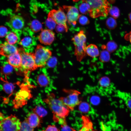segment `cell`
Instances as JSON below:
<instances>
[{"mask_svg":"<svg viewBox=\"0 0 131 131\" xmlns=\"http://www.w3.org/2000/svg\"><path fill=\"white\" fill-rule=\"evenodd\" d=\"M40 118L37 114L33 112L28 115L25 119L32 127L34 128L39 127L40 125Z\"/></svg>","mask_w":131,"mask_h":131,"instance_id":"cell-15","label":"cell"},{"mask_svg":"<svg viewBox=\"0 0 131 131\" xmlns=\"http://www.w3.org/2000/svg\"><path fill=\"white\" fill-rule=\"evenodd\" d=\"M21 123L19 119L14 115L4 118L0 114V131H18Z\"/></svg>","mask_w":131,"mask_h":131,"instance_id":"cell-6","label":"cell"},{"mask_svg":"<svg viewBox=\"0 0 131 131\" xmlns=\"http://www.w3.org/2000/svg\"><path fill=\"white\" fill-rule=\"evenodd\" d=\"M8 63L12 67L19 68L21 62V54L19 51L7 57Z\"/></svg>","mask_w":131,"mask_h":131,"instance_id":"cell-14","label":"cell"},{"mask_svg":"<svg viewBox=\"0 0 131 131\" xmlns=\"http://www.w3.org/2000/svg\"><path fill=\"white\" fill-rule=\"evenodd\" d=\"M86 53L89 56L93 58L98 56L99 54L97 47L93 44H90L86 47Z\"/></svg>","mask_w":131,"mask_h":131,"instance_id":"cell-17","label":"cell"},{"mask_svg":"<svg viewBox=\"0 0 131 131\" xmlns=\"http://www.w3.org/2000/svg\"><path fill=\"white\" fill-rule=\"evenodd\" d=\"M48 17L51 18L58 25L64 26L67 31L68 28L66 24V16L61 8L57 10H51L49 14Z\"/></svg>","mask_w":131,"mask_h":131,"instance_id":"cell-9","label":"cell"},{"mask_svg":"<svg viewBox=\"0 0 131 131\" xmlns=\"http://www.w3.org/2000/svg\"><path fill=\"white\" fill-rule=\"evenodd\" d=\"M57 24L51 18L48 17L46 21V25L48 29H53L56 27Z\"/></svg>","mask_w":131,"mask_h":131,"instance_id":"cell-26","label":"cell"},{"mask_svg":"<svg viewBox=\"0 0 131 131\" xmlns=\"http://www.w3.org/2000/svg\"><path fill=\"white\" fill-rule=\"evenodd\" d=\"M33 110V112L37 114L40 118L45 116L47 114L46 110L42 107L40 106L36 107Z\"/></svg>","mask_w":131,"mask_h":131,"instance_id":"cell-20","label":"cell"},{"mask_svg":"<svg viewBox=\"0 0 131 131\" xmlns=\"http://www.w3.org/2000/svg\"><path fill=\"white\" fill-rule=\"evenodd\" d=\"M61 131H75L67 125L66 124L61 125Z\"/></svg>","mask_w":131,"mask_h":131,"instance_id":"cell-31","label":"cell"},{"mask_svg":"<svg viewBox=\"0 0 131 131\" xmlns=\"http://www.w3.org/2000/svg\"><path fill=\"white\" fill-rule=\"evenodd\" d=\"M33 31L28 29H24L19 34L18 43L27 52H32L36 44Z\"/></svg>","mask_w":131,"mask_h":131,"instance_id":"cell-4","label":"cell"},{"mask_svg":"<svg viewBox=\"0 0 131 131\" xmlns=\"http://www.w3.org/2000/svg\"><path fill=\"white\" fill-rule=\"evenodd\" d=\"M129 18L130 21L131 23V13L129 15Z\"/></svg>","mask_w":131,"mask_h":131,"instance_id":"cell-37","label":"cell"},{"mask_svg":"<svg viewBox=\"0 0 131 131\" xmlns=\"http://www.w3.org/2000/svg\"><path fill=\"white\" fill-rule=\"evenodd\" d=\"M6 41L9 44L14 45L19 41V36L16 33L12 32H9L6 36Z\"/></svg>","mask_w":131,"mask_h":131,"instance_id":"cell-16","label":"cell"},{"mask_svg":"<svg viewBox=\"0 0 131 131\" xmlns=\"http://www.w3.org/2000/svg\"><path fill=\"white\" fill-rule=\"evenodd\" d=\"M99 84L101 87H107L109 85V81L108 79L106 77L101 78L99 81Z\"/></svg>","mask_w":131,"mask_h":131,"instance_id":"cell-28","label":"cell"},{"mask_svg":"<svg viewBox=\"0 0 131 131\" xmlns=\"http://www.w3.org/2000/svg\"><path fill=\"white\" fill-rule=\"evenodd\" d=\"M79 0H73V1H74V2H77V1H79Z\"/></svg>","mask_w":131,"mask_h":131,"instance_id":"cell-38","label":"cell"},{"mask_svg":"<svg viewBox=\"0 0 131 131\" xmlns=\"http://www.w3.org/2000/svg\"><path fill=\"white\" fill-rule=\"evenodd\" d=\"M125 39L129 41L131 44V31L126 34L125 36Z\"/></svg>","mask_w":131,"mask_h":131,"instance_id":"cell-35","label":"cell"},{"mask_svg":"<svg viewBox=\"0 0 131 131\" xmlns=\"http://www.w3.org/2000/svg\"><path fill=\"white\" fill-rule=\"evenodd\" d=\"M21 57L19 69L24 73L34 70L38 68L36 65L34 53L25 52L22 48L18 49Z\"/></svg>","mask_w":131,"mask_h":131,"instance_id":"cell-5","label":"cell"},{"mask_svg":"<svg viewBox=\"0 0 131 131\" xmlns=\"http://www.w3.org/2000/svg\"><path fill=\"white\" fill-rule=\"evenodd\" d=\"M57 127L54 125L48 126L46 129L45 131H59Z\"/></svg>","mask_w":131,"mask_h":131,"instance_id":"cell-33","label":"cell"},{"mask_svg":"<svg viewBox=\"0 0 131 131\" xmlns=\"http://www.w3.org/2000/svg\"><path fill=\"white\" fill-rule=\"evenodd\" d=\"M107 50L109 52H112L114 51L116 48V44L113 41H110L107 45Z\"/></svg>","mask_w":131,"mask_h":131,"instance_id":"cell-27","label":"cell"},{"mask_svg":"<svg viewBox=\"0 0 131 131\" xmlns=\"http://www.w3.org/2000/svg\"><path fill=\"white\" fill-rule=\"evenodd\" d=\"M33 129L25 119L21 123L20 129L18 131H34Z\"/></svg>","mask_w":131,"mask_h":131,"instance_id":"cell-22","label":"cell"},{"mask_svg":"<svg viewBox=\"0 0 131 131\" xmlns=\"http://www.w3.org/2000/svg\"><path fill=\"white\" fill-rule=\"evenodd\" d=\"M80 23L82 25H84L88 24L89 21L88 18L84 16L80 15L79 18Z\"/></svg>","mask_w":131,"mask_h":131,"instance_id":"cell-29","label":"cell"},{"mask_svg":"<svg viewBox=\"0 0 131 131\" xmlns=\"http://www.w3.org/2000/svg\"><path fill=\"white\" fill-rule=\"evenodd\" d=\"M11 66L9 64V65H7L5 66L4 67L3 71L4 73H8L12 71V68Z\"/></svg>","mask_w":131,"mask_h":131,"instance_id":"cell-34","label":"cell"},{"mask_svg":"<svg viewBox=\"0 0 131 131\" xmlns=\"http://www.w3.org/2000/svg\"><path fill=\"white\" fill-rule=\"evenodd\" d=\"M63 7L67 12L66 16L68 23L75 25L80 16L78 10L73 6H64Z\"/></svg>","mask_w":131,"mask_h":131,"instance_id":"cell-12","label":"cell"},{"mask_svg":"<svg viewBox=\"0 0 131 131\" xmlns=\"http://www.w3.org/2000/svg\"><path fill=\"white\" fill-rule=\"evenodd\" d=\"M79 8L80 12L83 14H85L89 13L90 10L89 5L85 2H83L79 6Z\"/></svg>","mask_w":131,"mask_h":131,"instance_id":"cell-21","label":"cell"},{"mask_svg":"<svg viewBox=\"0 0 131 131\" xmlns=\"http://www.w3.org/2000/svg\"><path fill=\"white\" fill-rule=\"evenodd\" d=\"M38 82L40 85L43 86L48 85L49 82L48 78L45 74H42L38 77Z\"/></svg>","mask_w":131,"mask_h":131,"instance_id":"cell-18","label":"cell"},{"mask_svg":"<svg viewBox=\"0 0 131 131\" xmlns=\"http://www.w3.org/2000/svg\"><path fill=\"white\" fill-rule=\"evenodd\" d=\"M25 22L21 16L16 15L13 16L8 23V25L12 31L18 34L21 32L24 27Z\"/></svg>","mask_w":131,"mask_h":131,"instance_id":"cell-10","label":"cell"},{"mask_svg":"<svg viewBox=\"0 0 131 131\" xmlns=\"http://www.w3.org/2000/svg\"><path fill=\"white\" fill-rule=\"evenodd\" d=\"M0 37H3L6 36L8 32L7 29L3 26H1L0 28Z\"/></svg>","mask_w":131,"mask_h":131,"instance_id":"cell-30","label":"cell"},{"mask_svg":"<svg viewBox=\"0 0 131 131\" xmlns=\"http://www.w3.org/2000/svg\"><path fill=\"white\" fill-rule=\"evenodd\" d=\"M18 51V49L16 46L10 44L6 41L0 45V54L7 57Z\"/></svg>","mask_w":131,"mask_h":131,"instance_id":"cell-13","label":"cell"},{"mask_svg":"<svg viewBox=\"0 0 131 131\" xmlns=\"http://www.w3.org/2000/svg\"><path fill=\"white\" fill-rule=\"evenodd\" d=\"M34 54L37 67H41L46 65L51 56L52 52L49 49L38 45L35 49Z\"/></svg>","mask_w":131,"mask_h":131,"instance_id":"cell-7","label":"cell"},{"mask_svg":"<svg viewBox=\"0 0 131 131\" xmlns=\"http://www.w3.org/2000/svg\"><path fill=\"white\" fill-rule=\"evenodd\" d=\"M53 114L54 120L61 125L66 123L65 119L70 109L59 98H56L52 94L49 95L45 99Z\"/></svg>","mask_w":131,"mask_h":131,"instance_id":"cell-1","label":"cell"},{"mask_svg":"<svg viewBox=\"0 0 131 131\" xmlns=\"http://www.w3.org/2000/svg\"><path fill=\"white\" fill-rule=\"evenodd\" d=\"M65 91L66 96L60 98L70 110H73L81 103L79 98L80 92L75 90H66Z\"/></svg>","mask_w":131,"mask_h":131,"instance_id":"cell-8","label":"cell"},{"mask_svg":"<svg viewBox=\"0 0 131 131\" xmlns=\"http://www.w3.org/2000/svg\"><path fill=\"white\" fill-rule=\"evenodd\" d=\"M110 59L109 52L107 50H104L101 52L99 59L101 61L106 62L109 61Z\"/></svg>","mask_w":131,"mask_h":131,"instance_id":"cell-23","label":"cell"},{"mask_svg":"<svg viewBox=\"0 0 131 131\" xmlns=\"http://www.w3.org/2000/svg\"><path fill=\"white\" fill-rule=\"evenodd\" d=\"M82 1L89 5V15L93 18L107 16L111 7L107 0H82Z\"/></svg>","mask_w":131,"mask_h":131,"instance_id":"cell-2","label":"cell"},{"mask_svg":"<svg viewBox=\"0 0 131 131\" xmlns=\"http://www.w3.org/2000/svg\"><path fill=\"white\" fill-rule=\"evenodd\" d=\"M56 30L57 32H63L67 31L65 27L63 25H58L56 28Z\"/></svg>","mask_w":131,"mask_h":131,"instance_id":"cell-32","label":"cell"},{"mask_svg":"<svg viewBox=\"0 0 131 131\" xmlns=\"http://www.w3.org/2000/svg\"><path fill=\"white\" fill-rule=\"evenodd\" d=\"M109 13L112 17L114 18H116L119 16L120 11L117 7L114 6L110 8Z\"/></svg>","mask_w":131,"mask_h":131,"instance_id":"cell-25","label":"cell"},{"mask_svg":"<svg viewBox=\"0 0 131 131\" xmlns=\"http://www.w3.org/2000/svg\"><path fill=\"white\" fill-rule=\"evenodd\" d=\"M126 103L128 107L131 109V97L127 99Z\"/></svg>","mask_w":131,"mask_h":131,"instance_id":"cell-36","label":"cell"},{"mask_svg":"<svg viewBox=\"0 0 131 131\" xmlns=\"http://www.w3.org/2000/svg\"><path fill=\"white\" fill-rule=\"evenodd\" d=\"M106 24L107 27L110 29H113L116 26L117 23L116 20L113 17H109L107 20Z\"/></svg>","mask_w":131,"mask_h":131,"instance_id":"cell-24","label":"cell"},{"mask_svg":"<svg viewBox=\"0 0 131 131\" xmlns=\"http://www.w3.org/2000/svg\"><path fill=\"white\" fill-rule=\"evenodd\" d=\"M86 35L82 30L75 35L72 39L75 46L74 54L77 60L79 61H80L86 55Z\"/></svg>","mask_w":131,"mask_h":131,"instance_id":"cell-3","label":"cell"},{"mask_svg":"<svg viewBox=\"0 0 131 131\" xmlns=\"http://www.w3.org/2000/svg\"></svg>","mask_w":131,"mask_h":131,"instance_id":"cell-39","label":"cell"},{"mask_svg":"<svg viewBox=\"0 0 131 131\" xmlns=\"http://www.w3.org/2000/svg\"><path fill=\"white\" fill-rule=\"evenodd\" d=\"M30 27L31 30L33 32H37L41 30L42 28V25L39 21L35 20L32 22Z\"/></svg>","mask_w":131,"mask_h":131,"instance_id":"cell-19","label":"cell"},{"mask_svg":"<svg viewBox=\"0 0 131 131\" xmlns=\"http://www.w3.org/2000/svg\"><path fill=\"white\" fill-rule=\"evenodd\" d=\"M55 37L54 33L49 29L42 30L38 37L40 42L46 45L51 44L54 41Z\"/></svg>","mask_w":131,"mask_h":131,"instance_id":"cell-11","label":"cell"}]
</instances>
